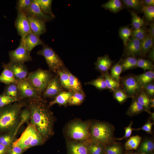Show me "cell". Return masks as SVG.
I'll return each mask as SVG.
<instances>
[{"label": "cell", "mask_w": 154, "mask_h": 154, "mask_svg": "<svg viewBox=\"0 0 154 154\" xmlns=\"http://www.w3.org/2000/svg\"><path fill=\"white\" fill-rule=\"evenodd\" d=\"M31 114L30 123L40 134L46 141L54 134L55 117L48 104L43 99L29 100L27 105Z\"/></svg>", "instance_id": "obj_1"}, {"label": "cell", "mask_w": 154, "mask_h": 154, "mask_svg": "<svg viewBox=\"0 0 154 154\" xmlns=\"http://www.w3.org/2000/svg\"><path fill=\"white\" fill-rule=\"evenodd\" d=\"M22 100L0 108V134L7 133H17L21 126V112L27 105Z\"/></svg>", "instance_id": "obj_2"}, {"label": "cell", "mask_w": 154, "mask_h": 154, "mask_svg": "<svg viewBox=\"0 0 154 154\" xmlns=\"http://www.w3.org/2000/svg\"><path fill=\"white\" fill-rule=\"evenodd\" d=\"M45 141L40 134L29 123L20 137L12 145L18 146L25 151L31 147L42 145Z\"/></svg>", "instance_id": "obj_3"}, {"label": "cell", "mask_w": 154, "mask_h": 154, "mask_svg": "<svg viewBox=\"0 0 154 154\" xmlns=\"http://www.w3.org/2000/svg\"><path fill=\"white\" fill-rule=\"evenodd\" d=\"M91 124L89 122L79 120L73 121L69 123L66 132L69 141H90Z\"/></svg>", "instance_id": "obj_4"}, {"label": "cell", "mask_w": 154, "mask_h": 154, "mask_svg": "<svg viewBox=\"0 0 154 154\" xmlns=\"http://www.w3.org/2000/svg\"><path fill=\"white\" fill-rule=\"evenodd\" d=\"M90 142L105 145L112 142L113 139L112 127L106 123L97 122L91 124Z\"/></svg>", "instance_id": "obj_5"}, {"label": "cell", "mask_w": 154, "mask_h": 154, "mask_svg": "<svg viewBox=\"0 0 154 154\" xmlns=\"http://www.w3.org/2000/svg\"><path fill=\"white\" fill-rule=\"evenodd\" d=\"M54 77L50 70L38 68L29 73L27 80L41 95Z\"/></svg>", "instance_id": "obj_6"}, {"label": "cell", "mask_w": 154, "mask_h": 154, "mask_svg": "<svg viewBox=\"0 0 154 154\" xmlns=\"http://www.w3.org/2000/svg\"><path fill=\"white\" fill-rule=\"evenodd\" d=\"M38 55L44 58L50 70L57 73L58 70L64 67L62 61L54 51L47 45L44 44L42 49L37 52Z\"/></svg>", "instance_id": "obj_7"}, {"label": "cell", "mask_w": 154, "mask_h": 154, "mask_svg": "<svg viewBox=\"0 0 154 154\" xmlns=\"http://www.w3.org/2000/svg\"><path fill=\"white\" fill-rule=\"evenodd\" d=\"M120 87L129 97L133 98L143 90L136 76L129 75L121 78Z\"/></svg>", "instance_id": "obj_8"}, {"label": "cell", "mask_w": 154, "mask_h": 154, "mask_svg": "<svg viewBox=\"0 0 154 154\" xmlns=\"http://www.w3.org/2000/svg\"><path fill=\"white\" fill-rule=\"evenodd\" d=\"M30 53L25 47L21 39L18 47L9 52V62L24 64L26 62L31 61L32 59Z\"/></svg>", "instance_id": "obj_9"}, {"label": "cell", "mask_w": 154, "mask_h": 154, "mask_svg": "<svg viewBox=\"0 0 154 154\" xmlns=\"http://www.w3.org/2000/svg\"><path fill=\"white\" fill-rule=\"evenodd\" d=\"M21 100L25 99L30 100L42 99L41 94L31 85L27 79L17 81Z\"/></svg>", "instance_id": "obj_10"}, {"label": "cell", "mask_w": 154, "mask_h": 154, "mask_svg": "<svg viewBox=\"0 0 154 154\" xmlns=\"http://www.w3.org/2000/svg\"><path fill=\"white\" fill-rule=\"evenodd\" d=\"M17 10V16L15 25L18 34L24 39L31 32L29 23L26 15L23 12Z\"/></svg>", "instance_id": "obj_11"}, {"label": "cell", "mask_w": 154, "mask_h": 154, "mask_svg": "<svg viewBox=\"0 0 154 154\" xmlns=\"http://www.w3.org/2000/svg\"><path fill=\"white\" fill-rule=\"evenodd\" d=\"M62 90L58 76L56 75L50 81L41 96L44 98L54 99Z\"/></svg>", "instance_id": "obj_12"}, {"label": "cell", "mask_w": 154, "mask_h": 154, "mask_svg": "<svg viewBox=\"0 0 154 154\" xmlns=\"http://www.w3.org/2000/svg\"><path fill=\"white\" fill-rule=\"evenodd\" d=\"M4 64L12 72L17 81L27 79L29 73L24 64L9 62Z\"/></svg>", "instance_id": "obj_13"}, {"label": "cell", "mask_w": 154, "mask_h": 154, "mask_svg": "<svg viewBox=\"0 0 154 154\" xmlns=\"http://www.w3.org/2000/svg\"><path fill=\"white\" fill-rule=\"evenodd\" d=\"M90 142L68 141L67 143L68 154H89L88 145Z\"/></svg>", "instance_id": "obj_14"}, {"label": "cell", "mask_w": 154, "mask_h": 154, "mask_svg": "<svg viewBox=\"0 0 154 154\" xmlns=\"http://www.w3.org/2000/svg\"><path fill=\"white\" fill-rule=\"evenodd\" d=\"M23 13L26 15L33 16L45 22H49L53 19L43 13L35 0H32L29 7Z\"/></svg>", "instance_id": "obj_15"}, {"label": "cell", "mask_w": 154, "mask_h": 154, "mask_svg": "<svg viewBox=\"0 0 154 154\" xmlns=\"http://www.w3.org/2000/svg\"><path fill=\"white\" fill-rule=\"evenodd\" d=\"M31 32L39 37L46 31L45 22L33 16L26 15Z\"/></svg>", "instance_id": "obj_16"}, {"label": "cell", "mask_w": 154, "mask_h": 154, "mask_svg": "<svg viewBox=\"0 0 154 154\" xmlns=\"http://www.w3.org/2000/svg\"><path fill=\"white\" fill-rule=\"evenodd\" d=\"M126 53L128 56L135 57L141 55V41L131 37L126 46Z\"/></svg>", "instance_id": "obj_17"}, {"label": "cell", "mask_w": 154, "mask_h": 154, "mask_svg": "<svg viewBox=\"0 0 154 154\" xmlns=\"http://www.w3.org/2000/svg\"><path fill=\"white\" fill-rule=\"evenodd\" d=\"M24 45L27 49L31 52L36 46L44 44V42L40 37L33 33L32 32L27 35L24 39H22Z\"/></svg>", "instance_id": "obj_18"}, {"label": "cell", "mask_w": 154, "mask_h": 154, "mask_svg": "<svg viewBox=\"0 0 154 154\" xmlns=\"http://www.w3.org/2000/svg\"><path fill=\"white\" fill-rule=\"evenodd\" d=\"M113 63L108 55L99 57L95 63L96 68L102 73L108 72Z\"/></svg>", "instance_id": "obj_19"}, {"label": "cell", "mask_w": 154, "mask_h": 154, "mask_svg": "<svg viewBox=\"0 0 154 154\" xmlns=\"http://www.w3.org/2000/svg\"><path fill=\"white\" fill-rule=\"evenodd\" d=\"M72 92L70 91H62L59 93L54 99V100L48 103V106L50 108L55 104L60 106H66Z\"/></svg>", "instance_id": "obj_20"}, {"label": "cell", "mask_w": 154, "mask_h": 154, "mask_svg": "<svg viewBox=\"0 0 154 154\" xmlns=\"http://www.w3.org/2000/svg\"><path fill=\"white\" fill-rule=\"evenodd\" d=\"M3 70L0 75V82L8 85L12 83H17L12 72L4 65L2 66Z\"/></svg>", "instance_id": "obj_21"}, {"label": "cell", "mask_w": 154, "mask_h": 154, "mask_svg": "<svg viewBox=\"0 0 154 154\" xmlns=\"http://www.w3.org/2000/svg\"><path fill=\"white\" fill-rule=\"evenodd\" d=\"M3 94L21 100L20 91L17 83L6 85Z\"/></svg>", "instance_id": "obj_22"}, {"label": "cell", "mask_w": 154, "mask_h": 154, "mask_svg": "<svg viewBox=\"0 0 154 154\" xmlns=\"http://www.w3.org/2000/svg\"><path fill=\"white\" fill-rule=\"evenodd\" d=\"M68 71L63 67L58 70L57 73L62 87L69 91V79Z\"/></svg>", "instance_id": "obj_23"}, {"label": "cell", "mask_w": 154, "mask_h": 154, "mask_svg": "<svg viewBox=\"0 0 154 154\" xmlns=\"http://www.w3.org/2000/svg\"><path fill=\"white\" fill-rule=\"evenodd\" d=\"M39 7L44 14L52 17L54 19L55 16L52 9L51 0H35Z\"/></svg>", "instance_id": "obj_24"}, {"label": "cell", "mask_w": 154, "mask_h": 154, "mask_svg": "<svg viewBox=\"0 0 154 154\" xmlns=\"http://www.w3.org/2000/svg\"><path fill=\"white\" fill-rule=\"evenodd\" d=\"M85 98V94L82 90L73 92L68 101V105H80L83 103Z\"/></svg>", "instance_id": "obj_25"}, {"label": "cell", "mask_w": 154, "mask_h": 154, "mask_svg": "<svg viewBox=\"0 0 154 154\" xmlns=\"http://www.w3.org/2000/svg\"><path fill=\"white\" fill-rule=\"evenodd\" d=\"M106 82L107 89L113 92L120 87V83L113 78L108 72L102 73Z\"/></svg>", "instance_id": "obj_26"}, {"label": "cell", "mask_w": 154, "mask_h": 154, "mask_svg": "<svg viewBox=\"0 0 154 154\" xmlns=\"http://www.w3.org/2000/svg\"><path fill=\"white\" fill-rule=\"evenodd\" d=\"M153 39L149 35H146L141 41V55H145L153 46Z\"/></svg>", "instance_id": "obj_27"}, {"label": "cell", "mask_w": 154, "mask_h": 154, "mask_svg": "<svg viewBox=\"0 0 154 154\" xmlns=\"http://www.w3.org/2000/svg\"><path fill=\"white\" fill-rule=\"evenodd\" d=\"M137 101L143 107L144 110L149 113L150 99L151 98L143 90L141 91L136 96Z\"/></svg>", "instance_id": "obj_28"}, {"label": "cell", "mask_w": 154, "mask_h": 154, "mask_svg": "<svg viewBox=\"0 0 154 154\" xmlns=\"http://www.w3.org/2000/svg\"><path fill=\"white\" fill-rule=\"evenodd\" d=\"M16 133H7L0 134V143L9 148L16 139Z\"/></svg>", "instance_id": "obj_29"}, {"label": "cell", "mask_w": 154, "mask_h": 154, "mask_svg": "<svg viewBox=\"0 0 154 154\" xmlns=\"http://www.w3.org/2000/svg\"><path fill=\"white\" fill-rule=\"evenodd\" d=\"M132 98L133 101L127 112V114L131 116L139 114L144 110L143 107L137 101L135 97Z\"/></svg>", "instance_id": "obj_30"}, {"label": "cell", "mask_w": 154, "mask_h": 154, "mask_svg": "<svg viewBox=\"0 0 154 154\" xmlns=\"http://www.w3.org/2000/svg\"><path fill=\"white\" fill-rule=\"evenodd\" d=\"M69 91L72 92L82 90L81 83L78 79L69 71Z\"/></svg>", "instance_id": "obj_31"}, {"label": "cell", "mask_w": 154, "mask_h": 154, "mask_svg": "<svg viewBox=\"0 0 154 154\" xmlns=\"http://www.w3.org/2000/svg\"><path fill=\"white\" fill-rule=\"evenodd\" d=\"M137 59L135 57L128 56L121 61L122 71L131 69L137 67Z\"/></svg>", "instance_id": "obj_32"}, {"label": "cell", "mask_w": 154, "mask_h": 154, "mask_svg": "<svg viewBox=\"0 0 154 154\" xmlns=\"http://www.w3.org/2000/svg\"><path fill=\"white\" fill-rule=\"evenodd\" d=\"M102 7L115 13L122 8V5L120 0H110L102 4Z\"/></svg>", "instance_id": "obj_33"}, {"label": "cell", "mask_w": 154, "mask_h": 154, "mask_svg": "<svg viewBox=\"0 0 154 154\" xmlns=\"http://www.w3.org/2000/svg\"><path fill=\"white\" fill-rule=\"evenodd\" d=\"M137 78L142 85L153 82L154 79V72L153 70L147 71L136 76Z\"/></svg>", "instance_id": "obj_34"}, {"label": "cell", "mask_w": 154, "mask_h": 154, "mask_svg": "<svg viewBox=\"0 0 154 154\" xmlns=\"http://www.w3.org/2000/svg\"><path fill=\"white\" fill-rule=\"evenodd\" d=\"M141 140V137L138 135L131 137L125 144V149L127 150L136 149L138 147Z\"/></svg>", "instance_id": "obj_35"}, {"label": "cell", "mask_w": 154, "mask_h": 154, "mask_svg": "<svg viewBox=\"0 0 154 154\" xmlns=\"http://www.w3.org/2000/svg\"><path fill=\"white\" fill-rule=\"evenodd\" d=\"M86 84L92 85L100 90L107 89L106 82L102 74L96 79L87 82Z\"/></svg>", "instance_id": "obj_36"}, {"label": "cell", "mask_w": 154, "mask_h": 154, "mask_svg": "<svg viewBox=\"0 0 154 154\" xmlns=\"http://www.w3.org/2000/svg\"><path fill=\"white\" fill-rule=\"evenodd\" d=\"M121 59L111 68L110 74L113 78L119 82L121 78L120 75L122 72V68L121 64Z\"/></svg>", "instance_id": "obj_37"}, {"label": "cell", "mask_w": 154, "mask_h": 154, "mask_svg": "<svg viewBox=\"0 0 154 154\" xmlns=\"http://www.w3.org/2000/svg\"><path fill=\"white\" fill-rule=\"evenodd\" d=\"M105 145L102 144L89 142L88 145L89 154H103Z\"/></svg>", "instance_id": "obj_38"}, {"label": "cell", "mask_w": 154, "mask_h": 154, "mask_svg": "<svg viewBox=\"0 0 154 154\" xmlns=\"http://www.w3.org/2000/svg\"><path fill=\"white\" fill-rule=\"evenodd\" d=\"M114 98L119 103L121 104L129 98L120 88L113 92Z\"/></svg>", "instance_id": "obj_39"}, {"label": "cell", "mask_w": 154, "mask_h": 154, "mask_svg": "<svg viewBox=\"0 0 154 154\" xmlns=\"http://www.w3.org/2000/svg\"><path fill=\"white\" fill-rule=\"evenodd\" d=\"M31 117V114L29 109L27 105V107L22 109L20 114V125L21 126L24 123H27L28 125L29 123Z\"/></svg>", "instance_id": "obj_40"}, {"label": "cell", "mask_w": 154, "mask_h": 154, "mask_svg": "<svg viewBox=\"0 0 154 154\" xmlns=\"http://www.w3.org/2000/svg\"><path fill=\"white\" fill-rule=\"evenodd\" d=\"M131 29L127 27H123L119 30V36L125 46L130 39L129 37L131 35Z\"/></svg>", "instance_id": "obj_41"}, {"label": "cell", "mask_w": 154, "mask_h": 154, "mask_svg": "<svg viewBox=\"0 0 154 154\" xmlns=\"http://www.w3.org/2000/svg\"><path fill=\"white\" fill-rule=\"evenodd\" d=\"M137 67L141 68L145 71L153 70L154 65L150 61L142 58L137 59Z\"/></svg>", "instance_id": "obj_42"}, {"label": "cell", "mask_w": 154, "mask_h": 154, "mask_svg": "<svg viewBox=\"0 0 154 154\" xmlns=\"http://www.w3.org/2000/svg\"><path fill=\"white\" fill-rule=\"evenodd\" d=\"M19 101L16 98L2 93L0 95V108Z\"/></svg>", "instance_id": "obj_43"}, {"label": "cell", "mask_w": 154, "mask_h": 154, "mask_svg": "<svg viewBox=\"0 0 154 154\" xmlns=\"http://www.w3.org/2000/svg\"><path fill=\"white\" fill-rule=\"evenodd\" d=\"M132 24L135 29H137L141 28L144 24L143 19L133 12L131 13Z\"/></svg>", "instance_id": "obj_44"}, {"label": "cell", "mask_w": 154, "mask_h": 154, "mask_svg": "<svg viewBox=\"0 0 154 154\" xmlns=\"http://www.w3.org/2000/svg\"><path fill=\"white\" fill-rule=\"evenodd\" d=\"M124 4L127 7L139 10L141 8L143 1L139 0H123Z\"/></svg>", "instance_id": "obj_45"}, {"label": "cell", "mask_w": 154, "mask_h": 154, "mask_svg": "<svg viewBox=\"0 0 154 154\" xmlns=\"http://www.w3.org/2000/svg\"><path fill=\"white\" fill-rule=\"evenodd\" d=\"M145 16L147 19L149 21H152L154 18V6H144L142 8Z\"/></svg>", "instance_id": "obj_46"}, {"label": "cell", "mask_w": 154, "mask_h": 154, "mask_svg": "<svg viewBox=\"0 0 154 154\" xmlns=\"http://www.w3.org/2000/svg\"><path fill=\"white\" fill-rule=\"evenodd\" d=\"M32 0H19L17 1V10L24 13L29 7L32 3Z\"/></svg>", "instance_id": "obj_47"}, {"label": "cell", "mask_w": 154, "mask_h": 154, "mask_svg": "<svg viewBox=\"0 0 154 154\" xmlns=\"http://www.w3.org/2000/svg\"><path fill=\"white\" fill-rule=\"evenodd\" d=\"M154 148L153 142L150 140H147L142 143L140 147V150L143 153H148L151 152Z\"/></svg>", "instance_id": "obj_48"}, {"label": "cell", "mask_w": 154, "mask_h": 154, "mask_svg": "<svg viewBox=\"0 0 154 154\" xmlns=\"http://www.w3.org/2000/svg\"><path fill=\"white\" fill-rule=\"evenodd\" d=\"M132 37L139 40L141 41L145 38L146 32L145 30L141 28L137 29H135L132 31Z\"/></svg>", "instance_id": "obj_49"}, {"label": "cell", "mask_w": 154, "mask_h": 154, "mask_svg": "<svg viewBox=\"0 0 154 154\" xmlns=\"http://www.w3.org/2000/svg\"><path fill=\"white\" fill-rule=\"evenodd\" d=\"M121 149L119 146L114 145L107 147L104 153L105 154H121Z\"/></svg>", "instance_id": "obj_50"}, {"label": "cell", "mask_w": 154, "mask_h": 154, "mask_svg": "<svg viewBox=\"0 0 154 154\" xmlns=\"http://www.w3.org/2000/svg\"><path fill=\"white\" fill-rule=\"evenodd\" d=\"M143 90L150 98L154 96V84L151 82L143 85Z\"/></svg>", "instance_id": "obj_51"}, {"label": "cell", "mask_w": 154, "mask_h": 154, "mask_svg": "<svg viewBox=\"0 0 154 154\" xmlns=\"http://www.w3.org/2000/svg\"><path fill=\"white\" fill-rule=\"evenodd\" d=\"M24 151L19 147L12 145L8 148L6 154H22Z\"/></svg>", "instance_id": "obj_52"}, {"label": "cell", "mask_w": 154, "mask_h": 154, "mask_svg": "<svg viewBox=\"0 0 154 154\" xmlns=\"http://www.w3.org/2000/svg\"><path fill=\"white\" fill-rule=\"evenodd\" d=\"M132 124L133 122L132 121H131L129 125L125 127V133L123 137L121 138H118L117 139V140H121L125 138H127L130 137L132 133V131L133 130V129L131 127Z\"/></svg>", "instance_id": "obj_53"}, {"label": "cell", "mask_w": 154, "mask_h": 154, "mask_svg": "<svg viewBox=\"0 0 154 154\" xmlns=\"http://www.w3.org/2000/svg\"><path fill=\"white\" fill-rule=\"evenodd\" d=\"M153 123L150 121H148L142 127L137 129H133V130H143L148 133H151L152 132V127Z\"/></svg>", "instance_id": "obj_54"}, {"label": "cell", "mask_w": 154, "mask_h": 154, "mask_svg": "<svg viewBox=\"0 0 154 154\" xmlns=\"http://www.w3.org/2000/svg\"><path fill=\"white\" fill-rule=\"evenodd\" d=\"M149 35L154 40V25L153 23H152L150 26L149 30Z\"/></svg>", "instance_id": "obj_55"}, {"label": "cell", "mask_w": 154, "mask_h": 154, "mask_svg": "<svg viewBox=\"0 0 154 154\" xmlns=\"http://www.w3.org/2000/svg\"><path fill=\"white\" fill-rule=\"evenodd\" d=\"M8 148L0 143V154H6Z\"/></svg>", "instance_id": "obj_56"}, {"label": "cell", "mask_w": 154, "mask_h": 154, "mask_svg": "<svg viewBox=\"0 0 154 154\" xmlns=\"http://www.w3.org/2000/svg\"><path fill=\"white\" fill-rule=\"evenodd\" d=\"M143 3L146 6H154V0H145L143 1Z\"/></svg>", "instance_id": "obj_57"}, {"label": "cell", "mask_w": 154, "mask_h": 154, "mask_svg": "<svg viewBox=\"0 0 154 154\" xmlns=\"http://www.w3.org/2000/svg\"><path fill=\"white\" fill-rule=\"evenodd\" d=\"M154 47H152V50H151V52H150L149 55V57L150 59L153 60H154Z\"/></svg>", "instance_id": "obj_58"}, {"label": "cell", "mask_w": 154, "mask_h": 154, "mask_svg": "<svg viewBox=\"0 0 154 154\" xmlns=\"http://www.w3.org/2000/svg\"><path fill=\"white\" fill-rule=\"evenodd\" d=\"M149 107L150 108H154V99L153 98H151L150 99Z\"/></svg>", "instance_id": "obj_59"}, {"label": "cell", "mask_w": 154, "mask_h": 154, "mask_svg": "<svg viewBox=\"0 0 154 154\" xmlns=\"http://www.w3.org/2000/svg\"><path fill=\"white\" fill-rule=\"evenodd\" d=\"M141 154H145V153H141Z\"/></svg>", "instance_id": "obj_60"}, {"label": "cell", "mask_w": 154, "mask_h": 154, "mask_svg": "<svg viewBox=\"0 0 154 154\" xmlns=\"http://www.w3.org/2000/svg\"></svg>", "instance_id": "obj_61"}, {"label": "cell", "mask_w": 154, "mask_h": 154, "mask_svg": "<svg viewBox=\"0 0 154 154\" xmlns=\"http://www.w3.org/2000/svg\"><path fill=\"white\" fill-rule=\"evenodd\" d=\"M154 154L152 153V154Z\"/></svg>", "instance_id": "obj_62"}]
</instances>
